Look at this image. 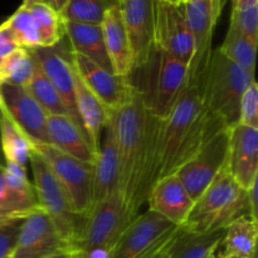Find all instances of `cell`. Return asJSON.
Returning <instances> with one entry per match:
<instances>
[{"label":"cell","instance_id":"obj_1","mask_svg":"<svg viewBox=\"0 0 258 258\" xmlns=\"http://www.w3.org/2000/svg\"><path fill=\"white\" fill-rule=\"evenodd\" d=\"M118 159V190L131 218L140 214L151 189V170L163 120L151 115L136 87L131 100L111 113Z\"/></svg>","mask_w":258,"mask_h":258},{"label":"cell","instance_id":"obj_2","mask_svg":"<svg viewBox=\"0 0 258 258\" xmlns=\"http://www.w3.org/2000/svg\"><path fill=\"white\" fill-rule=\"evenodd\" d=\"M223 128L204 107L201 88L186 86L171 112L160 123L151 186L160 179L175 174L212 135Z\"/></svg>","mask_w":258,"mask_h":258},{"label":"cell","instance_id":"obj_3","mask_svg":"<svg viewBox=\"0 0 258 258\" xmlns=\"http://www.w3.org/2000/svg\"><path fill=\"white\" fill-rule=\"evenodd\" d=\"M254 81V73L233 63L218 49L213 50L201 86L204 107L224 128L231 130L239 123L242 96Z\"/></svg>","mask_w":258,"mask_h":258},{"label":"cell","instance_id":"obj_4","mask_svg":"<svg viewBox=\"0 0 258 258\" xmlns=\"http://www.w3.org/2000/svg\"><path fill=\"white\" fill-rule=\"evenodd\" d=\"M244 214H248V194L236 183L226 166L194 201L190 214L181 228L193 234L208 233L226 228Z\"/></svg>","mask_w":258,"mask_h":258},{"label":"cell","instance_id":"obj_5","mask_svg":"<svg viewBox=\"0 0 258 258\" xmlns=\"http://www.w3.org/2000/svg\"><path fill=\"white\" fill-rule=\"evenodd\" d=\"M144 67H149L146 90H138L149 112L159 120H165L188 86V64L154 49Z\"/></svg>","mask_w":258,"mask_h":258},{"label":"cell","instance_id":"obj_6","mask_svg":"<svg viewBox=\"0 0 258 258\" xmlns=\"http://www.w3.org/2000/svg\"><path fill=\"white\" fill-rule=\"evenodd\" d=\"M29 164L33 174V185L40 208L49 217L73 251L80 236L83 218L75 213L64 189L34 150L30 155Z\"/></svg>","mask_w":258,"mask_h":258},{"label":"cell","instance_id":"obj_7","mask_svg":"<svg viewBox=\"0 0 258 258\" xmlns=\"http://www.w3.org/2000/svg\"><path fill=\"white\" fill-rule=\"evenodd\" d=\"M133 218L128 214L120 190L97 202L83 217L80 236L73 251L112 249Z\"/></svg>","mask_w":258,"mask_h":258},{"label":"cell","instance_id":"obj_8","mask_svg":"<svg viewBox=\"0 0 258 258\" xmlns=\"http://www.w3.org/2000/svg\"><path fill=\"white\" fill-rule=\"evenodd\" d=\"M34 151L64 189L75 213L83 218L93 204V164L72 158L50 144H35Z\"/></svg>","mask_w":258,"mask_h":258},{"label":"cell","instance_id":"obj_9","mask_svg":"<svg viewBox=\"0 0 258 258\" xmlns=\"http://www.w3.org/2000/svg\"><path fill=\"white\" fill-rule=\"evenodd\" d=\"M229 130L223 128L212 135L198 153L175 173L196 201L228 163Z\"/></svg>","mask_w":258,"mask_h":258},{"label":"cell","instance_id":"obj_10","mask_svg":"<svg viewBox=\"0 0 258 258\" xmlns=\"http://www.w3.org/2000/svg\"><path fill=\"white\" fill-rule=\"evenodd\" d=\"M183 7L194 44L188 71V85L201 88L213 53V30L222 10L214 5L213 0H190L184 3Z\"/></svg>","mask_w":258,"mask_h":258},{"label":"cell","instance_id":"obj_11","mask_svg":"<svg viewBox=\"0 0 258 258\" xmlns=\"http://www.w3.org/2000/svg\"><path fill=\"white\" fill-rule=\"evenodd\" d=\"M154 49L166 53L189 67L194 44L183 4L155 0Z\"/></svg>","mask_w":258,"mask_h":258},{"label":"cell","instance_id":"obj_12","mask_svg":"<svg viewBox=\"0 0 258 258\" xmlns=\"http://www.w3.org/2000/svg\"><path fill=\"white\" fill-rule=\"evenodd\" d=\"M70 59L81 81L110 113L118 111L131 100L136 86L131 82L130 77L116 75L76 53L70 52Z\"/></svg>","mask_w":258,"mask_h":258},{"label":"cell","instance_id":"obj_13","mask_svg":"<svg viewBox=\"0 0 258 258\" xmlns=\"http://www.w3.org/2000/svg\"><path fill=\"white\" fill-rule=\"evenodd\" d=\"M176 228L153 211H145L128 223L111 251V258H143Z\"/></svg>","mask_w":258,"mask_h":258},{"label":"cell","instance_id":"obj_14","mask_svg":"<svg viewBox=\"0 0 258 258\" xmlns=\"http://www.w3.org/2000/svg\"><path fill=\"white\" fill-rule=\"evenodd\" d=\"M0 108L34 144H49L47 113L22 86L0 85Z\"/></svg>","mask_w":258,"mask_h":258},{"label":"cell","instance_id":"obj_15","mask_svg":"<svg viewBox=\"0 0 258 258\" xmlns=\"http://www.w3.org/2000/svg\"><path fill=\"white\" fill-rule=\"evenodd\" d=\"M71 249L57 227L43 211L23 219L10 258H45Z\"/></svg>","mask_w":258,"mask_h":258},{"label":"cell","instance_id":"obj_16","mask_svg":"<svg viewBox=\"0 0 258 258\" xmlns=\"http://www.w3.org/2000/svg\"><path fill=\"white\" fill-rule=\"evenodd\" d=\"M118 5L130 40L134 72L146 66L154 52L155 0H120Z\"/></svg>","mask_w":258,"mask_h":258},{"label":"cell","instance_id":"obj_17","mask_svg":"<svg viewBox=\"0 0 258 258\" xmlns=\"http://www.w3.org/2000/svg\"><path fill=\"white\" fill-rule=\"evenodd\" d=\"M63 43H64V37L58 44L53 47H37L28 50L32 54L35 64L47 76L48 80L52 82L57 92L59 93L67 110L68 117L83 131L82 123H81L77 108H76L75 73L71 64L70 55L67 57L71 49L67 52V49L63 47Z\"/></svg>","mask_w":258,"mask_h":258},{"label":"cell","instance_id":"obj_18","mask_svg":"<svg viewBox=\"0 0 258 258\" xmlns=\"http://www.w3.org/2000/svg\"><path fill=\"white\" fill-rule=\"evenodd\" d=\"M227 169L244 190L258 180V128L238 123L229 130Z\"/></svg>","mask_w":258,"mask_h":258},{"label":"cell","instance_id":"obj_19","mask_svg":"<svg viewBox=\"0 0 258 258\" xmlns=\"http://www.w3.org/2000/svg\"><path fill=\"white\" fill-rule=\"evenodd\" d=\"M146 204L149 211L155 212L174 226L183 227L193 208L194 199L189 196L180 179L173 174L151 186Z\"/></svg>","mask_w":258,"mask_h":258},{"label":"cell","instance_id":"obj_20","mask_svg":"<svg viewBox=\"0 0 258 258\" xmlns=\"http://www.w3.org/2000/svg\"><path fill=\"white\" fill-rule=\"evenodd\" d=\"M101 28L112 71L116 75L130 77L133 72L131 47L120 5L115 4L106 10Z\"/></svg>","mask_w":258,"mask_h":258},{"label":"cell","instance_id":"obj_21","mask_svg":"<svg viewBox=\"0 0 258 258\" xmlns=\"http://www.w3.org/2000/svg\"><path fill=\"white\" fill-rule=\"evenodd\" d=\"M118 190V159L115 133L112 123L108 120L102 135L100 150L96 154L93 163V204L103 201ZM92 204V206H93Z\"/></svg>","mask_w":258,"mask_h":258},{"label":"cell","instance_id":"obj_22","mask_svg":"<svg viewBox=\"0 0 258 258\" xmlns=\"http://www.w3.org/2000/svg\"><path fill=\"white\" fill-rule=\"evenodd\" d=\"M73 73H75V100L78 117H80L91 148L97 154V151L100 150L101 141H102L103 131L110 120L111 113L102 105V102L88 90L87 86L81 81L75 68H73Z\"/></svg>","mask_w":258,"mask_h":258},{"label":"cell","instance_id":"obj_23","mask_svg":"<svg viewBox=\"0 0 258 258\" xmlns=\"http://www.w3.org/2000/svg\"><path fill=\"white\" fill-rule=\"evenodd\" d=\"M47 133L50 145L78 160L95 163L96 153L83 131L66 115H47Z\"/></svg>","mask_w":258,"mask_h":258},{"label":"cell","instance_id":"obj_24","mask_svg":"<svg viewBox=\"0 0 258 258\" xmlns=\"http://www.w3.org/2000/svg\"><path fill=\"white\" fill-rule=\"evenodd\" d=\"M64 37L72 53L86 57L96 64L112 71L103 40L101 24L63 22ZM113 72V71H112Z\"/></svg>","mask_w":258,"mask_h":258},{"label":"cell","instance_id":"obj_25","mask_svg":"<svg viewBox=\"0 0 258 258\" xmlns=\"http://www.w3.org/2000/svg\"><path fill=\"white\" fill-rule=\"evenodd\" d=\"M3 175L15 218L24 219L35 212L42 211L34 185L27 176L25 166L7 163Z\"/></svg>","mask_w":258,"mask_h":258},{"label":"cell","instance_id":"obj_26","mask_svg":"<svg viewBox=\"0 0 258 258\" xmlns=\"http://www.w3.org/2000/svg\"><path fill=\"white\" fill-rule=\"evenodd\" d=\"M257 223L248 214L231 222L224 231L218 258H257Z\"/></svg>","mask_w":258,"mask_h":258},{"label":"cell","instance_id":"obj_27","mask_svg":"<svg viewBox=\"0 0 258 258\" xmlns=\"http://www.w3.org/2000/svg\"><path fill=\"white\" fill-rule=\"evenodd\" d=\"M0 146L7 163L25 166L34 150V144L0 108Z\"/></svg>","mask_w":258,"mask_h":258},{"label":"cell","instance_id":"obj_28","mask_svg":"<svg viewBox=\"0 0 258 258\" xmlns=\"http://www.w3.org/2000/svg\"><path fill=\"white\" fill-rule=\"evenodd\" d=\"M257 42L258 40L244 34L237 27L229 24L226 38L218 50L233 63L254 73L256 72Z\"/></svg>","mask_w":258,"mask_h":258},{"label":"cell","instance_id":"obj_29","mask_svg":"<svg viewBox=\"0 0 258 258\" xmlns=\"http://www.w3.org/2000/svg\"><path fill=\"white\" fill-rule=\"evenodd\" d=\"M23 5L28 9L34 20L39 37V47H53L64 37L63 20L59 14L42 3L24 0Z\"/></svg>","mask_w":258,"mask_h":258},{"label":"cell","instance_id":"obj_30","mask_svg":"<svg viewBox=\"0 0 258 258\" xmlns=\"http://www.w3.org/2000/svg\"><path fill=\"white\" fill-rule=\"evenodd\" d=\"M224 231L226 228L208 233L193 234L184 229L174 258H207L212 253H216L221 246Z\"/></svg>","mask_w":258,"mask_h":258},{"label":"cell","instance_id":"obj_31","mask_svg":"<svg viewBox=\"0 0 258 258\" xmlns=\"http://www.w3.org/2000/svg\"><path fill=\"white\" fill-rule=\"evenodd\" d=\"M32 97L37 101L38 105L42 107L47 115H67V110L60 98L59 93L57 92L54 86L52 85L47 76L39 70L35 64L34 73L30 78L29 83L25 86Z\"/></svg>","mask_w":258,"mask_h":258},{"label":"cell","instance_id":"obj_32","mask_svg":"<svg viewBox=\"0 0 258 258\" xmlns=\"http://www.w3.org/2000/svg\"><path fill=\"white\" fill-rule=\"evenodd\" d=\"M35 70V62L28 49L17 48L3 58L0 63L3 82L14 86H25L29 83Z\"/></svg>","mask_w":258,"mask_h":258},{"label":"cell","instance_id":"obj_33","mask_svg":"<svg viewBox=\"0 0 258 258\" xmlns=\"http://www.w3.org/2000/svg\"><path fill=\"white\" fill-rule=\"evenodd\" d=\"M117 0H70L60 14L63 22L81 24H101L105 12Z\"/></svg>","mask_w":258,"mask_h":258},{"label":"cell","instance_id":"obj_34","mask_svg":"<svg viewBox=\"0 0 258 258\" xmlns=\"http://www.w3.org/2000/svg\"><path fill=\"white\" fill-rule=\"evenodd\" d=\"M9 29L15 44L24 49H33L39 47V37L32 15L24 5H20L14 14L4 22Z\"/></svg>","mask_w":258,"mask_h":258},{"label":"cell","instance_id":"obj_35","mask_svg":"<svg viewBox=\"0 0 258 258\" xmlns=\"http://www.w3.org/2000/svg\"><path fill=\"white\" fill-rule=\"evenodd\" d=\"M229 24L258 40V0H232Z\"/></svg>","mask_w":258,"mask_h":258},{"label":"cell","instance_id":"obj_36","mask_svg":"<svg viewBox=\"0 0 258 258\" xmlns=\"http://www.w3.org/2000/svg\"><path fill=\"white\" fill-rule=\"evenodd\" d=\"M239 125L258 128V86L254 81L244 91L239 106Z\"/></svg>","mask_w":258,"mask_h":258},{"label":"cell","instance_id":"obj_37","mask_svg":"<svg viewBox=\"0 0 258 258\" xmlns=\"http://www.w3.org/2000/svg\"><path fill=\"white\" fill-rule=\"evenodd\" d=\"M23 219H0V258H10Z\"/></svg>","mask_w":258,"mask_h":258},{"label":"cell","instance_id":"obj_38","mask_svg":"<svg viewBox=\"0 0 258 258\" xmlns=\"http://www.w3.org/2000/svg\"><path fill=\"white\" fill-rule=\"evenodd\" d=\"M184 229L181 227H176L173 232L168 234L158 246L154 247L149 253L143 258H174L180 237L183 236Z\"/></svg>","mask_w":258,"mask_h":258},{"label":"cell","instance_id":"obj_39","mask_svg":"<svg viewBox=\"0 0 258 258\" xmlns=\"http://www.w3.org/2000/svg\"><path fill=\"white\" fill-rule=\"evenodd\" d=\"M3 173H4V166L0 165V219H13L15 217L14 213H13L12 204H10L9 196H8V190L5 188L4 175H3Z\"/></svg>","mask_w":258,"mask_h":258},{"label":"cell","instance_id":"obj_40","mask_svg":"<svg viewBox=\"0 0 258 258\" xmlns=\"http://www.w3.org/2000/svg\"><path fill=\"white\" fill-rule=\"evenodd\" d=\"M17 48L19 47L15 44L9 29L5 27L4 23H2V24H0V55H2L3 58L7 57L9 53H12L13 50H15Z\"/></svg>","mask_w":258,"mask_h":258},{"label":"cell","instance_id":"obj_41","mask_svg":"<svg viewBox=\"0 0 258 258\" xmlns=\"http://www.w3.org/2000/svg\"><path fill=\"white\" fill-rule=\"evenodd\" d=\"M112 249H91L86 252L73 251V258H111Z\"/></svg>","mask_w":258,"mask_h":258},{"label":"cell","instance_id":"obj_42","mask_svg":"<svg viewBox=\"0 0 258 258\" xmlns=\"http://www.w3.org/2000/svg\"><path fill=\"white\" fill-rule=\"evenodd\" d=\"M33 2L42 3V4L47 5V7H49L50 9L54 10L57 14L60 15L63 13V10H64V8L67 7L70 0H33Z\"/></svg>","mask_w":258,"mask_h":258},{"label":"cell","instance_id":"obj_43","mask_svg":"<svg viewBox=\"0 0 258 258\" xmlns=\"http://www.w3.org/2000/svg\"><path fill=\"white\" fill-rule=\"evenodd\" d=\"M45 258H73V251L72 249H67V251L59 252V253L52 254V256Z\"/></svg>","mask_w":258,"mask_h":258},{"label":"cell","instance_id":"obj_44","mask_svg":"<svg viewBox=\"0 0 258 258\" xmlns=\"http://www.w3.org/2000/svg\"><path fill=\"white\" fill-rule=\"evenodd\" d=\"M213 3H214V5L218 8V9L222 10V8H223V5H224V0H213Z\"/></svg>","mask_w":258,"mask_h":258},{"label":"cell","instance_id":"obj_45","mask_svg":"<svg viewBox=\"0 0 258 258\" xmlns=\"http://www.w3.org/2000/svg\"><path fill=\"white\" fill-rule=\"evenodd\" d=\"M164 2L174 3V4H183V0H164Z\"/></svg>","mask_w":258,"mask_h":258},{"label":"cell","instance_id":"obj_46","mask_svg":"<svg viewBox=\"0 0 258 258\" xmlns=\"http://www.w3.org/2000/svg\"><path fill=\"white\" fill-rule=\"evenodd\" d=\"M207 258H218V256H217V252H216V253H212L211 256H208Z\"/></svg>","mask_w":258,"mask_h":258},{"label":"cell","instance_id":"obj_47","mask_svg":"<svg viewBox=\"0 0 258 258\" xmlns=\"http://www.w3.org/2000/svg\"><path fill=\"white\" fill-rule=\"evenodd\" d=\"M3 83V77H2V72H0V85Z\"/></svg>","mask_w":258,"mask_h":258},{"label":"cell","instance_id":"obj_48","mask_svg":"<svg viewBox=\"0 0 258 258\" xmlns=\"http://www.w3.org/2000/svg\"><path fill=\"white\" fill-rule=\"evenodd\" d=\"M186 2H190V0H183V4H184V3H186Z\"/></svg>","mask_w":258,"mask_h":258},{"label":"cell","instance_id":"obj_49","mask_svg":"<svg viewBox=\"0 0 258 258\" xmlns=\"http://www.w3.org/2000/svg\"><path fill=\"white\" fill-rule=\"evenodd\" d=\"M2 60H3V57H2V55H0V63H2Z\"/></svg>","mask_w":258,"mask_h":258},{"label":"cell","instance_id":"obj_50","mask_svg":"<svg viewBox=\"0 0 258 258\" xmlns=\"http://www.w3.org/2000/svg\"><path fill=\"white\" fill-rule=\"evenodd\" d=\"M117 2H120V0H117Z\"/></svg>","mask_w":258,"mask_h":258}]
</instances>
